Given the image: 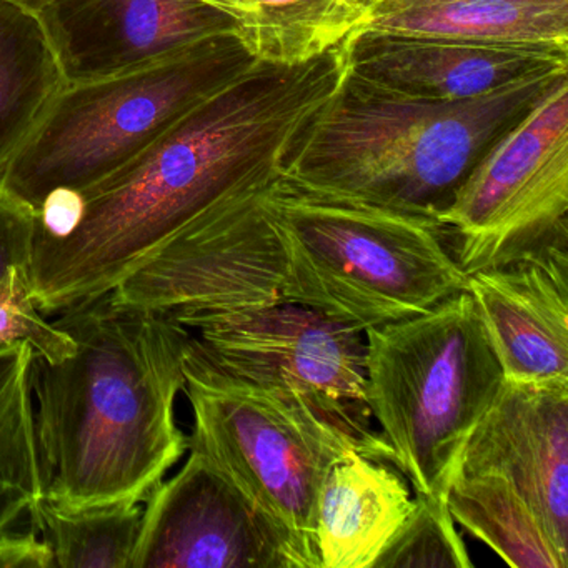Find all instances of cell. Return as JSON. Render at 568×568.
Here are the masks:
<instances>
[{
  "label": "cell",
  "mask_w": 568,
  "mask_h": 568,
  "mask_svg": "<svg viewBox=\"0 0 568 568\" xmlns=\"http://www.w3.org/2000/svg\"><path fill=\"white\" fill-rule=\"evenodd\" d=\"M347 71L345 41L301 65L255 61L101 184L49 199L28 264L42 314L114 291L212 205L274 181Z\"/></svg>",
  "instance_id": "6da1fadb"
},
{
  "label": "cell",
  "mask_w": 568,
  "mask_h": 568,
  "mask_svg": "<svg viewBox=\"0 0 568 568\" xmlns=\"http://www.w3.org/2000/svg\"><path fill=\"white\" fill-rule=\"evenodd\" d=\"M75 352L34 358L36 437L45 500L64 510L145 501L184 457L175 420L191 331L111 292L62 308Z\"/></svg>",
  "instance_id": "7a4b0ae2"
},
{
  "label": "cell",
  "mask_w": 568,
  "mask_h": 568,
  "mask_svg": "<svg viewBox=\"0 0 568 568\" xmlns=\"http://www.w3.org/2000/svg\"><path fill=\"white\" fill-rule=\"evenodd\" d=\"M565 72L457 102L388 94L347 71L281 169L318 189L437 217L481 155Z\"/></svg>",
  "instance_id": "3957f363"
},
{
  "label": "cell",
  "mask_w": 568,
  "mask_h": 568,
  "mask_svg": "<svg viewBox=\"0 0 568 568\" xmlns=\"http://www.w3.org/2000/svg\"><path fill=\"white\" fill-rule=\"evenodd\" d=\"M265 207L281 248L284 301L355 331L424 314L467 291L437 217L318 191L282 172Z\"/></svg>",
  "instance_id": "277c9868"
},
{
  "label": "cell",
  "mask_w": 568,
  "mask_h": 568,
  "mask_svg": "<svg viewBox=\"0 0 568 568\" xmlns=\"http://www.w3.org/2000/svg\"><path fill=\"white\" fill-rule=\"evenodd\" d=\"M254 62L227 32L124 74L65 85L0 169V191L34 214L55 195L89 191Z\"/></svg>",
  "instance_id": "5b68a950"
},
{
  "label": "cell",
  "mask_w": 568,
  "mask_h": 568,
  "mask_svg": "<svg viewBox=\"0 0 568 568\" xmlns=\"http://www.w3.org/2000/svg\"><path fill=\"white\" fill-rule=\"evenodd\" d=\"M367 405L414 497L447 501L462 457L504 384L467 291L364 332Z\"/></svg>",
  "instance_id": "8992f818"
},
{
  "label": "cell",
  "mask_w": 568,
  "mask_h": 568,
  "mask_svg": "<svg viewBox=\"0 0 568 568\" xmlns=\"http://www.w3.org/2000/svg\"><path fill=\"white\" fill-rule=\"evenodd\" d=\"M184 375L194 414L189 448L205 455L264 518L285 567L322 568L317 517L325 478L345 452L377 455L298 402L227 371L194 334Z\"/></svg>",
  "instance_id": "52a82bcc"
},
{
  "label": "cell",
  "mask_w": 568,
  "mask_h": 568,
  "mask_svg": "<svg viewBox=\"0 0 568 568\" xmlns=\"http://www.w3.org/2000/svg\"><path fill=\"white\" fill-rule=\"evenodd\" d=\"M568 81L551 82L437 215L465 275L568 247Z\"/></svg>",
  "instance_id": "ba28073f"
},
{
  "label": "cell",
  "mask_w": 568,
  "mask_h": 568,
  "mask_svg": "<svg viewBox=\"0 0 568 568\" xmlns=\"http://www.w3.org/2000/svg\"><path fill=\"white\" fill-rule=\"evenodd\" d=\"M191 332L227 371L298 402L394 464L390 445L372 427L364 332L294 302L219 315Z\"/></svg>",
  "instance_id": "9c48e42d"
},
{
  "label": "cell",
  "mask_w": 568,
  "mask_h": 568,
  "mask_svg": "<svg viewBox=\"0 0 568 568\" xmlns=\"http://www.w3.org/2000/svg\"><path fill=\"white\" fill-rule=\"evenodd\" d=\"M268 184L212 205L119 282L115 298L187 331L219 315L285 302L281 248L265 207Z\"/></svg>",
  "instance_id": "30bf717a"
},
{
  "label": "cell",
  "mask_w": 568,
  "mask_h": 568,
  "mask_svg": "<svg viewBox=\"0 0 568 568\" xmlns=\"http://www.w3.org/2000/svg\"><path fill=\"white\" fill-rule=\"evenodd\" d=\"M145 501L132 568H287L271 527L201 452Z\"/></svg>",
  "instance_id": "8fae6325"
},
{
  "label": "cell",
  "mask_w": 568,
  "mask_h": 568,
  "mask_svg": "<svg viewBox=\"0 0 568 568\" xmlns=\"http://www.w3.org/2000/svg\"><path fill=\"white\" fill-rule=\"evenodd\" d=\"M38 16L68 85L124 74L232 32L215 0H54Z\"/></svg>",
  "instance_id": "7c38bea8"
},
{
  "label": "cell",
  "mask_w": 568,
  "mask_h": 568,
  "mask_svg": "<svg viewBox=\"0 0 568 568\" xmlns=\"http://www.w3.org/2000/svg\"><path fill=\"white\" fill-rule=\"evenodd\" d=\"M458 474L507 478L568 554V384L504 381Z\"/></svg>",
  "instance_id": "4fadbf2b"
},
{
  "label": "cell",
  "mask_w": 568,
  "mask_h": 568,
  "mask_svg": "<svg viewBox=\"0 0 568 568\" xmlns=\"http://www.w3.org/2000/svg\"><path fill=\"white\" fill-rule=\"evenodd\" d=\"M348 72L415 101L480 98L514 82L568 69V49L481 44L454 39L362 32L347 39Z\"/></svg>",
  "instance_id": "5bb4252c"
},
{
  "label": "cell",
  "mask_w": 568,
  "mask_h": 568,
  "mask_svg": "<svg viewBox=\"0 0 568 568\" xmlns=\"http://www.w3.org/2000/svg\"><path fill=\"white\" fill-rule=\"evenodd\" d=\"M467 292L504 381L568 384V247L475 272Z\"/></svg>",
  "instance_id": "9a60e30c"
},
{
  "label": "cell",
  "mask_w": 568,
  "mask_h": 568,
  "mask_svg": "<svg viewBox=\"0 0 568 568\" xmlns=\"http://www.w3.org/2000/svg\"><path fill=\"white\" fill-rule=\"evenodd\" d=\"M414 507L407 478L394 464L345 452L318 501L322 568H374Z\"/></svg>",
  "instance_id": "2e32d148"
},
{
  "label": "cell",
  "mask_w": 568,
  "mask_h": 568,
  "mask_svg": "<svg viewBox=\"0 0 568 568\" xmlns=\"http://www.w3.org/2000/svg\"><path fill=\"white\" fill-rule=\"evenodd\" d=\"M362 32L568 49V0H385Z\"/></svg>",
  "instance_id": "e0dca14e"
},
{
  "label": "cell",
  "mask_w": 568,
  "mask_h": 568,
  "mask_svg": "<svg viewBox=\"0 0 568 568\" xmlns=\"http://www.w3.org/2000/svg\"><path fill=\"white\" fill-rule=\"evenodd\" d=\"M255 61L301 65L347 41L367 19L362 0H215Z\"/></svg>",
  "instance_id": "ac0fdd59"
},
{
  "label": "cell",
  "mask_w": 568,
  "mask_h": 568,
  "mask_svg": "<svg viewBox=\"0 0 568 568\" xmlns=\"http://www.w3.org/2000/svg\"><path fill=\"white\" fill-rule=\"evenodd\" d=\"M65 85L38 12L0 0V169L28 141Z\"/></svg>",
  "instance_id": "d6986e66"
},
{
  "label": "cell",
  "mask_w": 568,
  "mask_h": 568,
  "mask_svg": "<svg viewBox=\"0 0 568 568\" xmlns=\"http://www.w3.org/2000/svg\"><path fill=\"white\" fill-rule=\"evenodd\" d=\"M455 524L490 547L515 568H567L540 515L514 484L500 475L458 474L447 494Z\"/></svg>",
  "instance_id": "ffe728a7"
},
{
  "label": "cell",
  "mask_w": 568,
  "mask_h": 568,
  "mask_svg": "<svg viewBox=\"0 0 568 568\" xmlns=\"http://www.w3.org/2000/svg\"><path fill=\"white\" fill-rule=\"evenodd\" d=\"M36 352L28 342L0 348V534L29 524L45 497L32 397Z\"/></svg>",
  "instance_id": "44dd1931"
},
{
  "label": "cell",
  "mask_w": 568,
  "mask_h": 568,
  "mask_svg": "<svg viewBox=\"0 0 568 568\" xmlns=\"http://www.w3.org/2000/svg\"><path fill=\"white\" fill-rule=\"evenodd\" d=\"M144 508L138 501L64 510L42 498L31 524L61 568H132Z\"/></svg>",
  "instance_id": "7402d4cb"
},
{
  "label": "cell",
  "mask_w": 568,
  "mask_h": 568,
  "mask_svg": "<svg viewBox=\"0 0 568 568\" xmlns=\"http://www.w3.org/2000/svg\"><path fill=\"white\" fill-rule=\"evenodd\" d=\"M414 498V510L374 568L474 567L447 501Z\"/></svg>",
  "instance_id": "603a6c76"
},
{
  "label": "cell",
  "mask_w": 568,
  "mask_h": 568,
  "mask_svg": "<svg viewBox=\"0 0 568 568\" xmlns=\"http://www.w3.org/2000/svg\"><path fill=\"white\" fill-rule=\"evenodd\" d=\"M28 342L38 357L61 362L75 352L68 332L45 321L32 297L28 267L14 265L0 282V348Z\"/></svg>",
  "instance_id": "cb8c5ba5"
},
{
  "label": "cell",
  "mask_w": 568,
  "mask_h": 568,
  "mask_svg": "<svg viewBox=\"0 0 568 568\" xmlns=\"http://www.w3.org/2000/svg\"><path fill=\"white\" fill-rule=\"evenodd\" d=\"M34 229V212L0 191V282L14 265L28 267Z\"/></svg>",
  "instance_id": "d4e9b609"
},
{
  "label": "cell",
  "mask_w": 568,
  "mask_h": 568,
  "mask_svg": "<svg viewBox=\"0 0 568 568\" xmlns=\"http://www.w3.org/2000/svg\"><path fill=\"white\" fill-rule=\"evenodd\" d=\"M54 568V555L34 527L0 534V568Z\"/></svg>",
  "instance_id": "484cf974"
},
{
  "label": "cell",
  "mask_w": 568,
  "mask_h": 568,
  "mask_svg": "<svg viewBox=\"0 0 568 568\" xmlns=\"http://www.w3.org/2000/svg\"><path fill=\"white\" fill-rule=\"evenodd\" d=\"M14 4L22 6V8L31 9V11H41L45 6L51 4L54 0H11Z\"/></svg>",
  "instance_id": "4316f807"
},
{
  "label": "cell",
  "mask_w": 568,
  "mask_h": 568,
  "mask_svg": "<svg viewBox=\"0 0 568 568\" xmlns=\"http://www.w3.org/2000/svg\"><path fill=\"white\" fill-rule=\"evenodd\" d=\"M362 2H364L365 8H367V11H368V8H372V6L378 4V2H385V0H362Z\"/></svg>",
  "instance_id": "83f0119b"
}]
</instances>
